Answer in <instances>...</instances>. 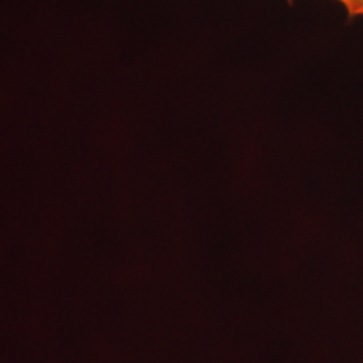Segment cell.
Here are the masks:
<instances>
[{
  "label": "cell",
  "mask_w": 363,
  "mask_h": 363,
  "mask_svg": "<svg viewBox=\"0 0 363 363\" xmlns=\"http://www.w3.org/2000/svg\"><path fill=\"white\" fill-rule=\"evenodd\" d=\"M291 4L294 3V0H288ZM337 3H340L343 6V9L346 10L349 21L354 18H363V0H337Z\"/></svg>",
  "instance_id": "1"
}]
</instances>
